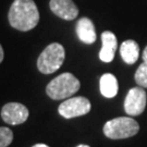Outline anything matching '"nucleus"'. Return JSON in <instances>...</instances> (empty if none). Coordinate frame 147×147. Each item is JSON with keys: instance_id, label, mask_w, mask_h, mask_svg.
I'll return each mask as SVG.
<instances>
[{"instance_id": "obj_1", "label": "nucleus", "mask_w": 147, "mask_h": 147, "mask_svg": "<svg viewBox=\"0 0 147 147\" xmlns=\"http://www.w3.org/2000/svg\"><path fill=\"white\" fill-rule=\"evenodd\" d=\"M39 12L33 0H14L9 11L12 27L22 32L33 30L38 24Z\"/></svg>"}, {"instance_id": "obj_2", "label": "nucleus", "mask_w": 147, "mask_h": 147, "mask_svg": "<svg viewBox=\"0 0 147 147\" xmlns=\"http://www.w3.org/2000/svg\"><path fill=\"white\" fill-rule=\"evenodd\" d=\"M80 81L72 73L60 74L59 76L47 85L46 87V93L47 95L55 100L64 99L69 98L71 95H74L78 93L80 89Z\"/></svg>"}, {"instance_id": "obj_3", "label": "nucleus", "mask_w": 147, "mask_h": 147, "mask_svg": "<svg viewBox=\"0 0 147 147\" xmlns=\"http://www.w3.org/2000/svg\"><path fill=\"white\" fill-rule=\"evenodd\" d=\"M140 125L130 117H119L109 120L104 125V134L111 140H122L136 135Z\"/></svg>"}, {"instance_id": "obj_4", "label": "nucleus", "mask_w": 147, "mask_h": 147, "mask_svg": "<svg viewBox=\"0 0 147 147\" xmlns=\"http://www.w3.org/2000/svg\"><path fill=\"white\" fill-rule=\"evenodd\" d=\"M65 51L62 45L53 42L44 49L37 60V68L44 74H51L62 65Z\"/></svg>"}, {"instance_id": "obj_5", "label": "nucleus", "mask_w": 147, "mask_h": 147, "mask_svg": "<svg viewBox=\"0 0 147 147\" xmlns=\"http://www.w3.org/2000/svg\"><path fill=\"white\" fill-rule=\"evenodd\" d=\"M58 110L63 118L71 119L88 113L90 110V102L85 97H72L60 104Z\"/></svg>"}, {"instance_id": "obj_6", "label": "nucleus", "mask_w": 147, "mask_h": 147, "mask_svg": "<svg viewBox=\"0 0 147 147\" xmlns=\"http://www.w3.org/2000/svg\"><path fill=\"white\" fill-rule=\"evenodd\" d=\"M147 96L143 87L137 86L129 90L124 100V110L129 116H140L146 108Z\"/></svg>"}, {"instance_id": "obj_7", "label": "nucleus", "mask_w": 147, "mask_h": 147, "mask_svg": "<svg viewBox=\"0 0 147 147\" xmlns=\"http://www.w3.org/2000/svg\"><path fill=\"white\" fill-rule=\"evenodd\" d=\"M1 118L5 123L11 125L22 124L28 118V109L19 102H9L2 107Z\"/></svg>"}, {"instance_id": "obj_8", "label": "nucleus", "mask_w": 147, "mask_h": 147, "mask_svg": "<svg viewBox=\"0 0 147 147\" xmlns=\"http://www.w3.org/2000/svg\"><path fill=\"white\" fill-rule=\"evenodd\" d=\"M50 9L57 16L71 21L79 14V9L72 0H50Z\"/></svg>"}, {"instance_id": "obj_9", "label": "nucleus", "mask_w": 147, "mask_h": 147, "mask_svg": "<svg viewBox=\"0 0 147 147\" xmlns=\"http://www.w3.org/2000/svg\"><path fill=\"white\" fill-rule=\"evenodd\" d=\"M101 42L102 47L99 51V58L104 62H111L115 58L118 42L116 35L112 32L106 31L101 34Z\"/></svg>"}, {"instance_id": "obj_10", "label": "nucleus", "mask_w": 147, "mask_h": 147, "mask_svg": "<svg viewBox=\"0 0 147 147\" xmlns=\"http://www.w3.org/2000/svg\"><path fill=\"white\" fill-rule=\"evenodd\" d=\"M76 34L81 42L85 44H93L96 40V31L94 23L88 18L80 19L76 24Z\"/></svg>"}, {"instance_id": "obj_11", "label": "nucleus", "mask_w": 147, "mask_h": 147, "mask_svg": "<svg viewBox=\"0 0 147 147\" xmlns=\"http://www.w3.org/2000/svg\"><path fill=\"white\" fill-rule=\"evenodd\" d=\"M120 55L123 61L127 64H133L137 61L140 56V47L138 44L135 40H125L121 44L120 47Z\"/></svg>"}, {"instance_id": "obj_12", "label": "nucleus", "mask_w": 147, "mask_h": 147, "mask_svg": "<svg viewBox=\"0 0 147 147\" xmlns=\"http://www.w3.org/2000/svg\"><path fill=\"white\" fill-rule=\"evenodd\" d=\"M100 93L107 98H112L118 94V81L113 74L106 73L100 78Z\"/></svg>"}, {"instance_id": "obj_13", "label": "nucleus", "mask_w": 147, "mask_h": 147, "mask_svg": "<svg viewBox=\"0 0 147 147\" xmlns=\"http://www.w3.org/2000/svg\"><path fill=\"white\" fill-rule=\"evenodd\" d=\"M134 79L138 86H141L143 88H147V63H141V65L137 68L135 72Z\"/></svg>"}, {"instance_id": "obj_14", "label": "nucleus", "mask_w": 147, "mask_h": 147, "mask_svg": "<svg viewBox=\"0 0 147 147\" xmlns=\"http://www.w3.org/2000/svg\"><path fill=\"white\" fill-rule=\"evenodd\" d=\"M13 141V133L10 129L0 126V147H8Z\"/></svg>"}, {"instance_id": "obj_15", "label": "nucleus", "mask_w": 147, "mask_h": 147, "mask_svg": "<svg viewBox=\"0 0 147 147\" xmlns=\"http://www.w3.org/2000/svg\"><path fill=\"white\" fill-rule=\"evenodd\" d=\"M143 62L147 63V46L145 47V49H144V51H143Z\"/></svg>"}, {"instance_id": "obj_16", "label": "nucleus", "mask_w": 147, "mask_h": 147, "mask_svg": "<svg viewBox=\"0 0 147 147\" xmlns=\"http://www.w3.org/2000/svg\"><path fill=\"white\" fill-rule=\"evenodd\" d=\"M3 60V49H2V46L0 45V63L2 62Z\"/></svg>"}, {"instance_id": "obj_17", "label": "nucleus", "mask_w": 147, "mask_h": 147, "mask_svg": "<svg viewBox=\"0 0 147 147\" xmlns=\"http://www.w3.org/2000/svg\"><path fill=\"white\" fill-rule=\"evenodd\" d=\"M33 147H49V146L45 145V144H36V145H34Z\"/></svg>"}, {"instance_id": "obj_18", "label": "nucleus", "mask_w": 147, "mask_h": 147, "mask_svg": "<svg viewBox=\"0 0 147 147\" xmlns=\"http://www.w3.org/2000/svg\"><path fill=\"white\" fill-rule=\"evenodd\" d=\"M78 147H89L88 145H79Z\"/></svg>"}]
</instances>
